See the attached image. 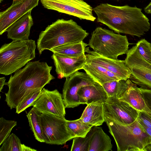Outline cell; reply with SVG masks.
I'll return each mask as SVG.
<instances>
[{
	"label": "cell",
	"instance_id": "obj_1",
	"mask_svg": "<svg viewBox=\"0 0 151 151\" xmlns=\"http://www.w3.org/2000/svg\"><path fill=\"white\" fill-rule=\"evenodd\" d=\"M52 67L40 60L29 62L23 68L11 75L6 83L9 88L5 101L11 109H16L32 92L42 89L55 78L50 73Z\"/></svg>",
	"mask_w": 151,
	"mask_h": 151
},
{
	"label": "cell",
	"instance_id": "obj_2",
	"mask_svg": "<svg viewBox=\"0 0 151 151\" xmlns=\"http://www.w3.org/2000/svg\"><path fill=\"white\" fill-rule=\"evenodd\" d=\"M97 22L107 26L118 33L138 37L144 35L150 28L149 19L136 6H117L101 4L93 9Z\"/></svg>",
	"mask_w": 151,
	"mask_h": 151
},
{
	"label": "cell",
	"instance_id": "obj_3",
	"mask_svg": "<svg viewBox=\"0 0 151 151\" xmlns=\"http://www.w3.org/2000/svg\"><path fill=\"white\" fill-rule=\"evenodd\" d=\"M89 35L72 19H58L40 34L37 48L40 55L45 50L65 44L79 43Z\"/></svg>",
	"mask_w": 151,
	"mask_h": 151
},
{
	"label": "cell",
	"instance_id": "obj_4",
	"mask_svg": "<svg viewBox=\"0 0 151 151\" xmlns=\"http://www.w3.org/2000/svg\"><path fill=\"white\" fill-rule=\"evenodd\" d=\"M104 117L117 151H145L146 146L151 144V138L137 119L131 124H125Z\"/></svg>",
	"mask_w": 151,
	"mask_h": 151
},
{
	"label": "cell",
	"instance_id": "obj_5",
	"mask_svg": "<svg viewBox=\"0 0 151 151\" xmlns=\"http://www.w3.org/2000/svg\"><path fill=\"white\" fill-rule=\"evenodd\" d=\"M35 40L12 41L0 48V73L7 76L19 70L35 57Z\"/></svg>",
	"mask_w": 151,
	"mask_h": 151
},
{
	"label": "cell",
	"instance_id": "obj_6",
	"mask_svg": "<svg viewBox=\"0 0 151 151\" xmlns=\"http://www.w3.org/2000/svg\"><path fill=\"white\" fill-rule=\"evenodd\" d=\"M88 45L97 53L104 57L117 60L126 54L130 43L126 35L98 27L91 33Z\"/></svg>",
	"mask_w": 151,
	"mask_h": 151
},
{
	"label": "cell",
	"instance_id": "obj_7",
	"mask_svg": "<svg viewBox=\"0 0 151 151\" xmlns=\"http://www.w3.org/2000/svg\"><path fill=\"white\" fill-rule=\"evenodd\" d=\"M65 117L42 113L40 116L45 143L62 145L73 137L68 131Z\"/></svg>",
	"mask_w": 151,
	"mask_h": 151
},
{
	"label": "cell",
	"instance_id": "obj_8",
	"mask_svg": "<svg viewBox=\"0 0 151 151\" xmlns=\"http://www.w3.org/2000/svg\"><path fill=\"white\" fill-rule=\"evenodd\" d=\"M125 63L131 72L129 79L140 88L151 90V64L140 54L136 45L126 53Z\"/></svg>",
	"mask_w": 151,
	"mask_h": 151
},
{
	"label": "cell",
	"instance_id": "obj_9",
	"mask_svg": "<svg viewBox=\"0 0 151 151\" xmlns=\"http://www.w3.org/2000/svg\"><path fill=\"white\" fill-rule=\"evenodd\" d=\"M45 8L78 17L94 21L96 18L92 7L83 0H40Z\"/></svg>",
	"mask_w": 151,
	"mask_h": 151
},
{
	"label": "cell",
	"instance_id": "obj_10",
	"mask_svg": "<svg viewBox=\"0 0 151 151\" xmlns=\"http://www.w3.org/2000/svg\"><path fill=\"white\" fill-rule=\"evenodd\" d=\"M96 83L86 73L78 71L66 78L63 86L62 94L65 108H73L81 104L77 94L80 88Z\"/></svg>",
	"mask_w": 151,
	"mask_h": 151
},
{
	"label": "cell",
	"instance_id": "obj_11",
	"mask_svg": "<svg viewBox=\"0 0 151 151\" xmlns=\"http://www.w3.org/2000/svg\"><path fill=\"white\" fill-rule=\"evenodd\" d=\"M139 111L127 103L113 97H109L103 103L104 115L120 123L131 124L138 118Z\"/></svg>",
	"mask_w": 151,
	"mask_h": 151
},
{
	"label": "cell",
	"instance_id": "obj_12",
	"mask_svg": "<svg viewBox=\"0 0 151 151\" xmlns=\"http://www.w3.org/2000/svg\"><path fill=\"white\" fill-rule=\"evenodd\" d=\"M31 106L42 113L60 117H65L66 114L62 95L57 89L50 91L43 88Z\"/></svg>",
	"mask_w": 151,
	"mask_h": 151
},
{
	"label": "cell",
	"instance_id": "obj_13",
	"mask_svg": "<svg viewBox=\"0 0 151 151\" xmlns=\"http://www.w3.org/2000/svg\"><path fill=\"white\" fill-rule=\"evenodd\" d=\"M39 0H21L0 13V35L13 23L38 5Z\"/></svg>",
	"mask_w": 151,
	"mask_h": 151
},
{
	"label": "cell",
	"instance_id": "obj_14",
	"mask_svg": "<svg viewBox=\"0 0 151 151\" xmlns=\"http://www.w3.org/2000/svg\"><path fill=\"white\" fill-rule=\"evenodd\" d=\"M85 52L86 59L104 67L122 79H129L131 72L126 65L125 60L112 59L102 56L93 51L91 50L89 47H86Z\"/></svg>",
	"mask_w": 151,
	"mask_h": 151
},
{
	"label": "cell",
	"instance_id": "obj_15",
	"mask_svg": "<svg viewBox=\"0 0 151 151\" xmlns=\"http://www.w3.org/2000/svg\"><path fill=\"white\" fill-rule=\"evenodd\" d=\"M55 67V71L59 79L67 78L75 72L82 69L86 62L84 54L78 58L68 57L56 52L51 56Z\"/></svg>",
	"mask_w": 151,
	"mask_h": 151
},
{
	"label": "cell",
	"instance_id": "obj_16",
	"mask_svg": "<svg viewBox=\"0 0 151 151\" xmlns=\"http://www.w3.org/2000/svg\"><path fill=\"white\" fill-rule=\"evenodd\" d=\"M30 10L11 24L6 29L8 38L13 41L29 40L33 22Z\"/></svg>",
	"mask_w": 151,
	"mask_h": 151
},
{
	"label": "cell",
	"instance_id": "obj_17",
	"mask_svg": "<svg viewBox=\"0 0 151 151\" xmlns=\"http://www.w3.org/2000/svg\"><path fill=\"white\" fill-rule=\"evenodd\" d=\"M77 94L81 104L87 105L99 101L105 102L108 98L102 86L97 83L81 87Z\"/></svg>",
	"mask_w": 151,
	"mask_h": 151
},
{
	"label": "cell",
	"instance_id": "obj_18",
	"mask_svg": "<svg viewBox=\"0 0 151 151\" xmlns=\"http://www.w3.org/2000/svg\"><path fill=\"white\" fill-rule=\"evenodd\" d=\"M119 99L127 103L138 111L145 112L151 117V111L146 105L139 88L129 79L127 89Z\"/></svg>",
	"mask_w": 151,
	"mask_h": 151
},
{
	"label": "cell",
	"instance_id": "obj_19",
	"mask_svg": "<svg viewBox=\"0 0 151 151\" xmlns=\"http://www.w3.org/2000/svg\"><path fill=\"white\" fill-rule=\"evenodd\" d=\"M86 60L82 69L101 86L108 82L122 79L99 65L86 59Z\"/></svg>",
	"mask_w": 151,
	"mask_h": 151
},
{
	"label": "cell",
	"instance_id": "obj_20",
	"mask_svg": "<svg viewBox=\"0 0 151 151\" xmlns=\"http://www.w3.org/2000/svg\"><path fill=\"white\" fill-rule=\"evenodd\" d=\"M103 103L99 101L90 103L85 108L79 119L83 122L93 126H98L105 122Z\"/></svg>",
	"mask_w": 151,
	"mask_h": 151
},
{
	"label": "cell",
	"instance_id": "obj_21",
	"mask_svg": "<svg viewBox=\"0 0 151 151\" xmlns=\"http://www.w3.org/2000/svg\"><path fill=\"white\" fill-rule=\"evenodd\" d=\"M93 127L91 129L88 151H112V145L109 136L104 132L102 127Z\"/></svg>",
	"mask_w": 151,
	"mask_h": 151
},
{
	"label": "cell",
	"instance_id": "obj_22",
	"mask_svg": "<svg viewBox=\"0 0 151 151\" xmlns=\"http://www.w3.org/2000/svg\"><path fill=\"white\" fill-rule=\"evenodd\" d=\"M88 45L82 41L77 43L61 45L51 49L50 51L65 56L78 58L85 54V48Z\"/></svg>",
	"mask_w": 151,
	"mask_h": 151
},
{
	"label": "cell",
	"instance_id": "obj_23",
	"mask_svg": "<svg viewBox=\"0 0 151 151\" xmlns=\"http://www.w3.org/2000/svg\"><path fill=\"white\" fill-rule=\"evenodd\" d=\"M129 79H120L108 82L102 86L107 94L108 97L121 98L127 89Z\"/></svg>",
	"mask_w": 151,
	"mask_h": 151
},
{
	"label": "cell",
	"instance_id": "obj_24",
	"mask_svg": "<svg viewBox=\"0 0 151 151\" xmlns=\"http://www.w3.org/2000/svg\"><path fill=\"white\" fill-rule=\"evenodd\" d=\"M42 113L33 107L27 114L29 126L33 133L35 139L41 142H45L42 128L40 122Z\"/></svg>",
	"mask_w": 151,
	"mask_h": 151
},
{
	"label": "cell",
	"instance_id": "obj_25",
	"mask_svg": "<svg viewBox=\"0 0 151 151\" xmlns=\"http://www.w3.org/2000/svg\"><path fill=\"white\" fill-rule=\"evenodd\" d=\"M0 148V151H36L37 150L22 144L18 137L12 133L6 139Z\"/></svg>",
	"mask_w": 151,
	"mask_h": 151
},
{
	"label": "cell",
	"instance_id": "obj_26",
	"mask_svg": "<svg viewBox=\"0 0 151 151\" xmlns=\"http://www.w3.org/2000/svg\"><path fill=\"white\" fill-rule=\"evenodd\" d=\"M66 126L73 138L76 137H85L93 127L84 123L79 119L72 121L66 120Z\"/></svg>",
	"mask_w": 151,
	"mask_h": 151
},
{
	"label": "cell",
	"instance_id": "obj_27",
	"mask_svg": "<svg viewBox=\"0 0 151 151\" xmlns=\"http://www.w3.org/2000/svg\"><path fill=\"white\" fill-rule=\"evenodd\" d=\"M91 134V129L85 137H76L73 139L71 151H88Z\"/></svg>",
	"mask_w": 151,
	"mask_h": 151
},
{
	"label": "cell",
	"instance_id": "obj_28",
	"mask_svg": "<svg viewBox=\"0 0 151 151\" xmlns=\"http://www.w3.org/2000/svg\"><path fill=\"white\" fill-rule=\"evenodd\" d=\"M17 122L7 120L2 117L0 119V145L10 134L12 129L17 125Z\"/></svg>",
	"mask_w": 151,
	"mask_h": 151
},
{
	"label": "cell",
	"instance_id": "obj_29",
	"mask_svg": "<svg viewBox=\"0 0 151 151\" xmlns=\"http://www.w3.org/2000/svg\"><path fill=\"white\" fill-rule=\"evenodd\" d=\"M42 90L40 89L33 91L26 96L16 108V113L19 114L28 107L31 106Z\"/></svg>",
	"mask_w": 151,
	"mask_h": 151
},
{
	"label": "cell",
	"instance_id": "obj_30",
	"mask_svg": "<svg viewBox=\"0 0 151 151\" xmlns=\"http://www.w3.org/2000/svg\"><path fill=\"white\" fill-rule=\"evenodd\" d=\"M138 51L141 56L151 64V45L145 39H142L136 44Z\"/></svg>",
	"mask_w": 151,
	"mask_h": 151
},
{
	"label": "cell",
	"instance_id": "obj_31",
	"mask_svg": "<svg viewBox=\"0 0 151 151\" xmlns=\"http://www.w3.org/2000/svg\"><path fill=\"white\" fill-rule=\"evenodd\" d=\"M145 103L151 111V90L139 88Z\"/></svg>",
	"mask_w": 151,
	"mask_h": 151
},
{
	"label": "cell",
	"instance_id": "obj_32",
	"mask_svg": "<svg viewBox=\"0 0 151 151\" xmlns=\"http://www.w3.org/2000/svg\"><path fill=\"white\" fill-rule=\"evenodd\" d=\"M5 77H1L0 78V91L1 92L3 86L4 85H6L5 82Z\"/></svg>",
	"mask_w": 151,
	"mask_h": 151
},
{
	"label": "cell",
	"instance_id": "obj_33",
	"mask_svg": "<svg viewBox=\"0 0 151 151\" xmlns=\"http://www.w3.org/2000/svg\"><path fill=\"white\" fill-rule=\"evenodd\" d=\"M139 122L151 138V128L147 127Z\"/></svg>",
	"mask_w": 151,
	"mask_h": 151
},
{
	"label": "cell",
	"instance_id": "obj_34",
	"mask_svg": "<svg viewBox=\"0 0 151 151\" xmlns=\"http://www.w3.org/2000/svg\"><path fill=\"white\" fill-rule=\"evenodd\" d=\"M145 13L151 14V1L150 4L144 8Z\"/></svg>",
	"mask_w": 151,
	"mask_h": 151
},
{
	"label": "cell",
	"instance_id": "obj_35",
	"mask_svg": "<svg viewBox=\"0 0 151 151\" xmlns=\"http://www.w3.org/2000/svg\"><path fill=\"white\" fill-rule=\"evenodd\" d=\"M145 151H151V144L148 145L145 148Z\"/></svg>",
	"mask_w": 151,
	"mask_h": 151
},
{
	"label": "cell",
	"instance_id": "obj_36",
	"mask_svg": "<svg viewBox=\"0 0 151 151\" xmlns=\"http://www.w3.org/2000/svg\"><path fill=\"white\" fill-rule=\"evenodd\" d=\"M21 0H13V2L12 4H14L19 2Z\"/></svg>",
	"mask_w": 151,
	"mask_h": 151
},
{
	"label": "cell",
	"instance_id": "obj_37",
	"mask_svg": "<svg viewBox=\"0 0 151 151\" xmlns=\"http://www.w3.org/2000/svg\"><path fill=\"white\" fill-rule=\"evenodd\" d=\"M3 1V0H0V3H1V1Z\"/></svg>",
	"mask_w": 151,
	"mask_h": 151
},
{
	"label": "cell",
	"instance_id": "obj_38",
	"mask_svg": "<svg viewBox=\"0 0 151 151\" xmlns=\"http://www.w3.org/2000/svg\"><path fill=\"white\" fill-rule=\"evenodd\" d=\"M150 44H151V43H150Z\"/></svg>",
	"mask_w": 151,
	"mask_h": 151
},
{
	"label": "cell",
	"instance_id": "obj_39",
	"mask_svg": "<svg viewBox=\"0 0 151 151\" xmlns=\"http://www.w3.org/2000/svg\"></svg>",
	"mask_w": 151,
	"mask_h": 151
}]
</instances>
